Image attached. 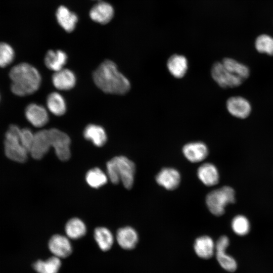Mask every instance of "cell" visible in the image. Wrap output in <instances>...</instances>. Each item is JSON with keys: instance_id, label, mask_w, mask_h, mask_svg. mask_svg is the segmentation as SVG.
Returning a JSON list of instances; mask_svg holds the SVG:
<instances>
[{"instance_id": "e0dca14e", "label": "cell", "mask_w": 273, "mask_h": 273, "mask_svg": "<svg viewBox=\"0 0 273 273\" xmlns=\"http://www.w3.org/2000/svg\"><path fill=\"white\" fill-rule=\"evenodd\" d=\"M116 237L118 245L125 250L134 248L139 240L136 231L128 226L119 229L117 232Z\"/></svg>"}, {"instance_id": "2e32d148", "label": "cell", "mask_w": 273, "mask_h": 273, "mask_svg": "<svg viewBox=\"0 0 273 273\" xmlns=\"http://www.w3.org/2000/svg\"><path fill=\"white\" fill-rule=\"evenodd\" d=\"M166 66L172 76L180 79L184 77L187 73L188 61L185 56L174 54L167 60Z\"/></svg>"}, {"instance_id": "7a4b0ae2", "label": "cell", "mask_w": 273, "mask_h": 273, "mask_svg": "<svg viewBox=\"0 0 273 273\" xmlns=\"http://www.w3.org/2000/svg\"><path fill=\"white\" fill-rule=\"evenodd\" d=\"M12 93L18 96L30 95L37 91L41 78L38 71L33 66L22 63L14 66L10 71Z\"/></svg>"}, {"instance_id": "5b68a950", "label": "cell", "mask_w": 273, "mask_h": 273, "mask_svg": "<svg viewBox=\"0 0 273 273\" xmlns=\"http://www.w3.org/2000/svg\"><path fill=\"white\" fill-rule=\"evenodd\" d=\"M205 200L210 212L215 216H221L224 213L225 207L235 202V193L231 187L224 186L209 192Z\"/></svg>"}, {"instance_id": "83f0119b", "label": "cell", "mask_w": 273, "mask_h": 273, "mask_svg": "<svg viewBox=\"0 0 273 273\" xmlns=\"http://www.w3.org/2000/svg\"><path fill=\"white\" fill-rule=\"evenodd\" d=\"M108 176L101 169L95 167L89 170L85 175L87 184L92 188L97 189L105 185L108 181Z\"/></svg>"}, {"instance_id": "f1b7e54d", "label": "cell", "mask_w": 273, "mask_h": 273, "mask_svg": "<svg viewBox=\"0 0 273 273\" xmlns=\"http://www.w3.org/2000/svg\"><path fill=\"white\" fill-rule=\"evenodd\" d=\"M255 47L259 53L273 56V38L271 36L266 34L259 35L255 40Z\"/></svg>"}, {"instance_id": "603a6c76", "label": "cell", "mask_w": 273, "mask_h": 273, "mask_svg": "<svg viewBox=\"0 0 273 273\" xmlns=\"http://www.w3.org/2000/svg\"><path fill=\"white\" fill-rule=\"evenodd\" d=\"M221 62L227 70L244 81L250 76V70L246 65L231 58H224Z\"/></svg>"}, {"instance_id": "8992f818", "label": "cell", "mask_w": 273, "mask_h": 273, "mask_svg": "<svg viewBox=\"0 0 273 273\" xmlns=\"http://www.w3.org/2000/svg\"><path fill=\"white\" fill-rule=\"evenodd\" d=\"M47 139L49 148L53 147L58 158L62 161L68 160L71 156L69 136L62 131L56 129H46Z\"/></svg>"}, {"instance_id": "ba28073f", "label": "cell", "mask_w": 273, "mask_h": 273, "mask_svg": "<svg viewBox=\"0 0 273 273\" xmlns=\"http://www.w3.org/2000/svg\"><path fill=\"white\" fill-rule=\"evenodd\" d=\"M225 105L228 112L232 116L239 119L247 118L252 111V106L250 102L242 96H236L230 97L226 100Z\"/></svg>"}, {"instance_id": "1f68e13d", "label": "cell", "mask_w": 273, "mask_h": 273, "mask_svg": "<svg viewBox=\"0 0 273 273\" xmlns=\"http://www.w3.org/2000/svg\"><path fill=\"white\" fill-rule=\"evenodd\" d=\"M20 137L23 146L30 153L34 140V133H33L30 129L24 128L20 129Z\"/></svg>"}, {"instance_id": "7402d4cb", "label": "cell", "mask_w": 273, "mask_h": 273, "mask_svg": "<svg viewBox=\"0 0 273 273\" xmlns=\"http://www.w3.org/2000/svg\"><path fill=\"white\" fill-rule=\"evenodd\" d=\"M67 59V54L63 51L50 50L45 56L44 64L48 69L56 72L63 68Z\"/></svg>"}, {"instance_id": "9c48e42d", "label": "cell", "mask_w": 273, "mask_h": 273, "mask_svg": "<svg viewBox=\"0 0 273 273\" xmlns=\"http://www.w3.org/2000/svg\"><path fill=\"white\" fill-rule=\"evenodd\" d=\"M230 244L229 239L225 236H221L215 244L216 256L220 265L225 270L234 272L237 268L235 259L226 253Z\"/></svg>"}, {"instance_id": "5bb4252c", "label": "cell", "mask_w": 273, "mask_h": 273, "mask_svg": "<svg viewBox=\"0 0 273 273\" xmlns=\"http://www.w3.org/2000/svg\"><path fill=\"white\" fill-rule=\"evenodd\" d=\"M52 80L54 86L58 89L62 90L72 88L76 82L74 73L70 69L64 68L55 72Z\"/></svg>"}, {"instance_id": "ac0fdd59", "label": "cell", "mask_w": 273, "mask_h": 273, "mask_svg": "<svg viewBox=\"0 0 273 273\" xmlns=\"http://www.w3.org/2000/svg\"><path fill=\"white\" fill-rule=\"evenodd\" d=\"M197 176L205 186L211 187L218 183L219 175L216 167L211 163L201 165L197 170Z\"/></svg>"}, {"instance_id": "484cf974", "label": "cell", "mask_w": 273, "mask_h": 273, "mask_svg": "<svg viewBox=\"0 0 273 273\" xmlns=\"http://www.w3.org/2000/svg\"><path fill=\"white\" fill-rule=\"evenodd\" d=\"M61 266L60 258L53 256L46 260H37L33 267L38 273H58Z\"/></svg>"}, {"instance_id": "4dcf8cb0", "label": "cell", "mask_w": 273, "mask_h": 273, "mask_svg": "<svg viewBox=\"0 0 273 273\" xmlns=\"http://www.w3.org/2000/svg\"><path fill=\"white\" fill-rule=\"evenodd\" d=\"M14 51L9 44L0 42V67H5L11 64L14 58Z\"/></svg>"}, {"instance_id": "52a82bcc", "label": "cell", "mask_w": 273, "mask_h": 273, "mask_svg": "<svg viewBox=\"0 0 273 273\" xmlns=\"http://www.w3.org/2000/svg\"><path fill=\"white\" fill-rule=\"evenodd\" d=\"M210 74L213 80L222 88L237 87L244 81L227 70L221 62H215L213 64Z\"/></svg>"}, {"instance_id": "44dd1931", "label": "cell", "mask_w": 273, "mask_h": 273, "mask_svg": "<svg viewBox=\"0 0 273 273\" xmlns=\"http://www.w3.org/2000/svg\"><path fill=\"white\" fill-rule=\"evenodd\" d=\"M83 136L99 147L103 146L107 140V135L104 128L95 124H90L85 127L83 130Z\"/></svg>"}, {"instance_id": "d6986e66", "label": "cell", "mask_w": 273, "mask_h": 273, "mask_svg": "<svg viewBox=\"0 0 273 273\" xmlns=\"http://www.w3.org/2000/svg\"><path fill=\"white\" fill-rule=\"evenodd\" d=\"M56 16L59 24L66 31L71 32L75 29L78 21L77 16L67 7L64 6L59 7Z\"/></svg>"}, {"instance_id": "ffe728a7", "label": "cell", "mask_w": 273, "mask_h": 273, "mask_svg": "<svg viewBox=\"0 0 273 273\" xmlns=\"http://www.w3.org/2000/svg\"><path fill=\"white\" fill-rule=\"evenodd\" d=\"M194 249L196 254L203 259H209L215 251V245L211 238L202 236L197 238L194 242Z\"/></svg>"}, {"instance_id": "7c38bea8", "label": "cell", "mask_w": 273, "mask_h": 273, "mask_svg": "<svg viewBox=\"0 0 273 273\" xmlns=\"http://www.w3.org/2000/svg\"><path fill=\"white\" fill-rule=\"evenodd\" d=\"M157 184L168 190L176 189L180 182V174L176 169L165 167L162 169L156 176Z\"/></svg>"}, {"instance_id": "4fadbf2b", "label": "cell", "mask_w": 273, "mask_h": 273, "mask_svg": "<svg viewBox=\"0 0 273 273\" xmlns=\"http://www.w3.org/2000/svg\"><path fill=\"white\" fill-rule=\"evenodd\" d=\"M25 114L27 120L36 127H42L49 121L48 112L40 105L30 104L25 109Z\"/></svg>"}, {"instance_id": "f546056e", "label": "cell", "mask_w": 273, "mask_h": 273, "mask_svg": "<svg viewBox=\"0 0 273 273\" xmlns=\"http://www.w3.org/2000/svg\"><path fill=\"white\" fill-rule=\"evenodd\" d=\"M233 231L238 235L244 236L250 231V222L244 216L239 215L235 216L231 223Z\"/></svg>"}, {"instance_id": "cb8c5ba5", "label": "cell", "mask_w": 273, "mask_h": 273, "mask_svg": "<svg viewBox=\"0 0 273 273\" xmlns=\"http://www.w3.org/2000/svg\"><path fill=\"white\" fill-rule=\"evenodd\" d=\"M47 106L49 111L56 116L64 115L67 109L64 98L57 92L52 93L48 95L47 98Z\"/></svg>"}, {"instance_id": "8fae6325", "label": "cell", "mask_w": 273, "mask_h": 273, "mask_svg": "<svg viewBox=\"0 0 273 273\" xmlns=\"http://www.w3.org/2000/svg\"><path fill=\"white\" fill-rule=\"evenodd\" d=\"M68 238L59 234L55 235L50 238L48 246L54 256L61 258L71 254L72 247Z\"/></svg>"}, {"instance_id": "277c9868", "label": "cell", "mask_w": 273, "mask_h": 273, "mask_svg": "<svg viewBox=\"0 0 273 273\" xmlns=\"http://www.w3.org/2000/svg\"><path fill=\"white\" fill-rule=\"evenodd\" d=\"M20 128L16 125H11L8 129L4 142L6 156L16 162L23 163L26 161L29 153L23 146L20 137Z\"/></svg>"}, {"instance_id": "9a60e30c", "label": "cell", "mask_w": 273, "mask_h": 273, "mask_svg": "<svg viewBox=\"0 0 273 273\" xmlns=\"http://www.w3.org/2000/svg\"><path fill=\"white\" fill-rule=\"evenodd\" d=\"M114 9L109 3L101 2L95 5L90 9L89 16L95 22L101 24L109 23L114 16Z\"/></svg>"}, {"instance_id": "4316f807", "label": "cell", "mask_w": 273, "mask_h": 273, "mask_svg": "<svg viewBox=\"0 0 273 273\" xmlns=\"http://www.w3.org/2000/svg\"><path fill=\"white\" fill-rule=\"evenodd\" d=\"M94 238L99 248L104 251L109 250L114 243L111 231L105 227H98L94 231Z\"/></svg>"}, {"instance_id": "3957f363", "label": "cell", "mask_w": 273, "mask_h": 273, "mask_svg": "<svg viewBox=\"0 0 273 273\" xmlns=\"http://www.w3.org/2000/svg\"><path fill=\"white\" fill-rule=\"evenodd\" d=\"M106 168L108 177L113 184L121 182L127 189L132 187L135 166L131 160L124 156H116L107 162Z\"/></svg>"}, {"instance_id": "30bf717a", "label": "cell", "mask_w": 273, "mask_h": 273, "mask_svg": "<svg viewBox=\"0 0 273 273\" xmlns=\"http://www.w3.org/2000/svg\"><path fill=\"white\" fill-rule=\"evenodd\" d=\"M182 151L185 158L192 163L203 161L209 153L207 145L200 141L186 144L183 146Z\"/></svg>"}, {"instance_id": "6da1fadb", "label": "cell", "mask_w": 273, "mask_h": 273, "mask_svg": "<svg viewBox=\"0 0 273 273\" xmlns=\"http://www.w3.org/2000/svg\"><path fill=\"white\" fill-rule=\"evenodd\" d=\"M93 77L96 85L107 94L123 95L131 88L129 80L111 60L102 62L93 73Z\"/></svg>"}, {"instance_id": "d4e9b609", "label": "cell", "mask_w": 273, "mask_h": 273, "mask_svg": "<svg viewBox=\"0 0 273 273\" xmlns=\"http://www.w3.org/2000/svg\"><path fill=\"white\" fill-rule=\"evenodd\" d=\"M65 231L68 238L78 239L85 235L86 227L83 221L78 218H72L66 223Z\"/></svg>"}]
</instances>
